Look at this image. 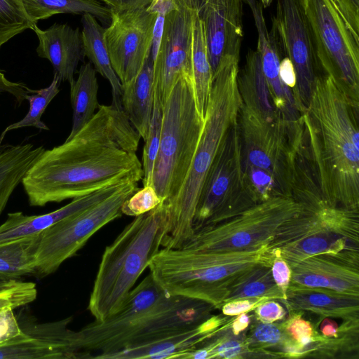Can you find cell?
I'll list each match as a JSON object with an SVG mask.
<instances>
[{"mask_svg": "<svg viewBox=\"0 0 359 359\" xmlns=\"http://www.w3.org/2000/svg\"><path fill=\"white\" fill-rule=\"evenodd\" d=\"M262 6L267 7L269 6L273 1V0H260Z\"/></svg>", "mask_w": 359, "mask_h": 359, "instance_id": "obj_54", "label": "cell"}, {"mask_svg": "<svg viewBox=\"0 0 359 359\" xmlns=\"http://www.w3.org/2000/svg\"><path fill=\"white\" fill-rule=\"evenodd\" d=\"M271 267L258 265L236 277L228 286L224 303L245 299H284L273 278Z\"/></svg>", "mask_w": 359, "mask_h": 359, "instance_id": "obj_31", "label": "cell"}, {"mask_svg": "<svg viewBox=\"0 0 359 359\" xmlns=\"http://www.w3.org/2000/svg\"><path fill=\"white\" fill-rule=\"evenodd\" d=\"M177 6L175 0H152L147 8L156 13V20L154 27L151 57L154 62L163 31L166 15Z\"/></svg>", "mask_w": 359, "mask_h": 359, "instance_id": "obj_41", "label": "cell"}, {"mask_svg": "<svg viewBox=\"0 0 359 359\" xmlns=\"http://www.w3.org/2000/svg\"><path fill=\"white\" fill-rule=\"evenodd\" d=\"M257 203L243 172L236 121L206 176L194 218V232L231 218Z\"/></svg>", "mask_w": 359, "mask_h": 359, "instance_id": "obj_12", "label": "cell"}, {"mask_svg": "<svg viewBox=\"0 0 359 359\" xmlns=\"http://www.w3.org/2000/svg\"><path fill=\"white\" fill-rule=\"evenodd\" d=\"M138 189V182H125L97 203L65 217L43 231L36 253L34 275L43 278L55 273L97 231L121 217L123 203Z\"/></svg>", "mask_w": 359, "mask_h": 359, "instance_id": "obj_11", "label": "cell"}, {"mask_svg": "<svg viewBox=\"0 0 359 359\" xmlns=\"http://www.w3.org/2000/svg\"><path fill=\"white\" fill-rule=\"evenodd\" d=\"M177 8L165 16L163 31L153 62L154 97L161 107L177 79L192 75L191 48L196 10L186 0H175Z\"/></svg>", "mask_w": 359, "mask_h": 359, "instance_id": "obj_15", "label": "cell"}, {"mask_svg": "<svg viewBox=\"0 0 359 359\" xmlns=\"http://www.w3.org/2000/svg\"><path fill=\"white\" fill-rule=\"evenodd\" d=\"M254 311L257 320L264 323H273L283 320L286 316L285 309L275 299L260 303Z\"/></svg>", "mask_w": 359, "mask_h": 359, "instance_id": "obj_44", "label": "cell"}, {"mask_svg": "<svg viewBox=\"0 0 359 359\" xmlns=\"http://www.w3.org/2000/svg\"><path fill=\"white\" fill-rule=\"evenodd\" d=\"M274 258L268 245L229 252L163 248L148 267L154 280L167 294L200 300L221 309L228 286L236 277L258 265L271 266Z\"/></svg>", "mask_w": 359, "mask_h": 359, "instance_id": "obj_4", "label": "cell"}, {"mask_svg": "<svg viewBox=\"0 0 359 359\" xmlns=\"http://www.w3.org/2000/svg\"><path fill=\"white\" fill-rule=\"evenodd\" d=\"M152 0H102L112 13H121L147 8Z\"/></svg>", "mask_w": 359, "mask_h": 359, "instance_id": "obj_48", "label": "cell"}, {"mask_svg": "<svg viewBox=\"0 0 359 359\" xmlns=\"http://www.w3.org/2000/svg\"><path fill=\"white\" fill-rule=\"evenodd\" d=\"M167 293L149 273L132 289L122 306L104 320L76 331L78 349L90 358V352L109 353L118 337L138 318L152 309Z\"/></svg>", "mask_w": 359, "mask_h": 359, "instance_id": "obj_17", "label": "cell"}, {"mask_svg": "<svg viewBox=\"0 0 359 359\" xmlns=\"http://www.w3.org/2000/svg\"><path fill=\"white\" fill-rule=\"evenodd\" d=\"M258 32L257 50L274 105L285 125L292 149L297 151L302 144L304 124L301 110L294 94L280 76L278 44L266 29L262 13L254 15Z\"/></svg>", "mask_w": 359, "mask_h": 359, "instance_id": "obj_18", "label": "cell"}, {"mask_svg": "<svg viewBox=\"0 0 359 359\" xmlns=\"http://www.w3.org/2000/svg\"><path fill=\"white\" fill-rule=\"evenodd\" d=\"M163 202L152 185L143 186L124 201L121 212L128 216L137 217L152 210Z\"/></svg>", "mask_w": 359, "mask_h": 359, "instance_id": "obj_39", "label": "cell"}, {"mask_svg": "<svg viewBox=\"0 0 359 359\" xmlns=\"http://www.w3.org/2000/svg\"><path fill=\"white\" fill-rule=\"evenodd\" d=\"M32 143L5 146L0 151V215L14 190L44 150Z\"/></svg>", "mask_w": 359, "mask_h": 359, "instance_id": "obj_28", "label": "cell"}, {"mask_svg": "<svg viewBox=\"0 0 359 359\" xmlns=\"http://www.w3.org/2000/svg\"><path fill=\"white\" fill-rule=\"evenodd\" d=\"M238 58L223 60L213 73L202 133L180 189L165 201L167 238L163 248H182L194 234V218L204 182L230 128L236 122L241 104L237 78Z\"/></svg>", "mask_w": 359, "mask_h": 359, "instance_id": "obj_3", "label": "cell"}, {"mask_svg": "<svg viewBox=\"0 0 359 359\" xmlns=\"http://www.w3.org/2000/svg\"><path fill=\"white\" fill-rule=\"evenodd\" d=\"M123 184L111 185L74 198L60 208L43 215H26L22 212H10L5 222L0 225V243L40 234L65 217L88 208L104 199Z\"/></svg>", "mask_w": 359, "mask_h": 359, "instance_id": "obj_23", "label": "cell"}, {"mask_svg": "<svg viewBox=\"0 0 359 359\" xmlns=\"http://www.w3.org/2000/svg\"><path fill=\"white\" fill-rule=\"evenodd\" d=\"M266 301L265 299H236L225 302L221 307L222 313L226 316H236L243 313H248L254 310L260 303Z\"/></svg>", "mask_w": 359, "mask_h": 359, "instance_id": "obj_46", "label": "cell"}, {"mask_svg": "<svg viewBox=\"0 0 359 359\" xmlns=\"http://www.w3.org/2000/svg\"><path fill=\"white\" fill-rule=\"evenodd\" d=\"M34 25L25 10L23 0H0V48Z\"/></svg>", "mask_w": 359, "mask_h": 359, "instance_id": "obj_35", "label": "cell"}, {"mask_svg": "<svg viewBox=\"0 0 359 359\" xmlns=\"http://www.w3.org/2000/svg\"><path fill=\"white\" fill-rule=\"evenodd\" d=\"M162 125V107L154 97L151 123L142 151L143 186L152 185V175L157 157Z\"/></svg>", "mask_w": 359, "mask_h": 359, "instance_id": "obj_36", "label": "cell"}, {"mask_svg": "<svg viewBox=\"0 0 359 359\" xmlns=\"http://www.w3.org/2000/svg\"><path fill=\"white\" fill-rule=\"evenodd\" d=\"M237 83L241 104L266 121L282 126L287 133L271 96L257 50L248 52L243 68L238 71Z\"/></svg>", "mask_w": 359, "mask_h": 359, "instance_id": "obj_25", "label": "cell"}, {"mask_svg": "<svg viewBox=\"0 0 359 359\" xmlns=\"http://www.w3.org/2000/svg\"><path fill=\"white\" fill-rule=\"evenodd\" d=\"M311 31L318 70L359 103V39L330 0H299Z\"/></svg>", "mask_w": 359, "mask_h": 359, "instance_id": "obj_10", "label": "cell"}, {"mask_svg": "<svg viewBox=\"0 0 359 359\" xmlns=\"http://www.w3.org/2000/svg\"><path fill=\"white\" fill-rule=\"evenodd\" d=\"M22 333L0 346V359L86 358L76 346V331L69 328L72 317L37 323L29 313L17 317Z\"/></svg>", "mask_w": 359, "mask_h": 359, "instance_id": "obj_16", "label": "cell"}, {"mask_svg": "<svg viewBox=\"0 0 359 359\" xmlns=\"http://www.w3.org/2000/svg\"><path fill=\"white\" fill-rule=\"evenodd\" d=\"M197 12L210 5H222L231 0H186Z\"/></svg>", "mask_w": 359, "mask_h": 359, "instance_id": "obj_52", "label": "cell"}, {"mask_svg": "<svg viewBox=\"0 0 359 359\" xmlns=\"http://www.w3.org/2000/svg\"><path fill=\"white\" fill-rule=\"evenodd\" d=\"M32 29L39 39L38 55L49 60L60 81L72 83L79 62H83L86 57L79 28L55 23L43 30L36 23Z\"/></svg>", "mask_w": 359, "mask_h": 359, "instance_id": "obj_22", "label": "cell"}, {"mask_svg": "<svg viewBox=\"0 0 359 359\" xmlns=\"http://www.w3.org/2000/svg\"><path fill=\"white\" fill-rule=\"evenodd\" d=\"M5 147V145L4 146H1V144H0V151Z\"/></svg>", "mask_w": 359, "mask_h": 359, "instance_id": "obj_55", "label": "cell"}, {"mask_svg": "<svg viewBox=\"0 0 359 359\" xmlns=\"http://www.w3.org/2000/svg\"><path fill=\"white\" fill-rule=\"evenodd\" d=\"M290 285L323 287L359 297V271L336 258L316 255L290 266Z\"/></svg>", "mask_w": 359, "mask_h": 359, "instance_id": "obj_21", "label": "cell"}, {"mask_svg": "<svg viewBox=\"0 0 359 359\" xmlns=\"http://www.w3.org/2000/svg\"><path fill=\"white\" fill-rule=\"evenodd\" d=\"M305 206L291 197L270 198L225 221L201 228L182 248L229 252L269 245L283 224Z\"/></svg>", "mask_w": 359, "mask_h": 359, "instance_id": "obj_9", "label": "cell"}, {"mask_svg": "<svg viewBox=\"0 0 359 359\" xmlns=\"http://www.w3.org/2000/svg\"><path fill=\"white\" fill-rule=\"evenodd\" d=\"M302 119L300 149L323 199L359 210V103L331 76L319 73Z\"/></svg>", "mask_w": 359, "mask_h": 359, "instance_id": "obj_2", "label": "cell"}, {"mask_svg": "<svg viewBox=\"0 0 359 359\" xmlns=\"http://www.w3.org/2000/svg\"><path fill=\"white\" fill-rule=\"evenodd\" d=\"M12 307L0 310V346L6 344L22 333Z\"/></svg>", "mask_w": 359, "mask_h": 359, "instance_id": "obj_43", "label": "cell"}, {"mask_svg": "<svg viewBox=\"0 0 359 359\" xmlns=\"http://www.w3.org/2000/svg\"><path fill=\"white\" fill-rule=\"evenodd\" d=\"M271 33L294 69V94L303 113L319 70L311 31L299 0H278Z\"/></svg>", "mask_w": 359, "mask_h": 359, "instance_id": "obj_13", "label": "cell"}, {"mask_svg": "<svg viewBox=\"0 0 359 359\" xmlns=\"http://www.w3.org/2000/svg\"><path fill=\"white\" fill-rule=\"evenodd\" d=\"M168 211L163 201L135 217L107 246L100 260L88 309L102 321L122 306L136 281L167 238Z\"/></svg>", "mask_w": 359, "mask_h": 359, "instance_id": "obj_5", "label": "cell"}, {"mask_svg": "<svg viewBox=\"0 0 359 359\" xmlns=\"http://www.w3.org/2000/svg\"><path fill=\"white\" fill-rule=\"evenodd\" d=\"M60 80L58 75L54 73L50 84L43 88L33 90L28 94L25 100L29 102V108L23 118L8 126L0 135V144L5 135L13 130L25 127H34L40 130H48L47 125L41 121V116L46 107L60 92Z\"/></svg>", "mask_w": 359, "mask_h": 359, "instance_id": "obj_34", "label": "cell"}, {"mask_svg": "<svg viewBox=\"0 0 359 359\" xmlns=\"http://www.w3.org/2000/svg\"><path fill=\"white\" fill-rule=\"evenodd\" d=\"M287 339L289 337L279 324L258 321L252 326L245 342L250 353L260 351L265 352L267 348H279L280 353V349Z\"/></svg>", "mask_w": 359, "mask_h": 359, "instance_id": "obj_37", "label": "cell"}, {"mask_svg": "<svg viewBox=\"0 0 359 359\" xmlns=\"http://www.w3.org/2000/svg\"><path fill=\"white\" fill-rule=\"evenodd\" d=\"M25 10L33 23L58 13H90L102 22H109L111 11L98 0H23Z\"/></svg>", "mask_w": 359, "mask_h": 359, "instance_id": "obj_32", "label": "cell"}, {"mask_svg": "<svg viewBox=\"0 0 359 359\" xmlns=\"http://www.w3.org/2000/svg\"><path fill=\"white\" fill-rule=\"evenodd\" d=\"M36 297L35 283L18 279L11 285L0 290V310L6 307L15 309L25 306L34 301Z\"/></svg>", "mask_w": 359, "mask_h": 359, "instance_id": "obj_40", "label": "cell"}, {"mask_svg": "<svg viewBox=\"0 0 359 359\" xmlns=\"http://www.w3.org/2000/svg\"><path fill=\"white\" fill-rule=\"evenodd\" d=\"M32 91L33 90L22 82H13L8 80L4 73L0 70V94L6 93L11 95L20 104L25 100L26 96Z\"/></svg>", "mask_w": 359, "mask_h": 359, "instance_id": "obj_47", "label": "cell"}, {"mask_svg": "<svg viewBox=\"0 0 359 359\" xmlns=\"http://www.w3.org/2000/svg\"><path fill=\"white\" fill-rule=\"evenodd\" d=\"M81 25L86 57L93 65L95 71L109 82L112 92L111 104L122 108V85L111 64L104 36L105 28L90 13L82 15Z\"/></svg>", "mask_w": 359, "mask_h": 359, "instance_id": "obj_27", "label": "cell"}, {"mask_svg": "<svg viewBox=\"0 0 359 359\" xmlns=\"http://www.w3.org/2000/svg\"><path fill=\"white\" fill-rule=\"evenodd\" d=\"M41 233L0 243V275L11 280L34 274Z\"/></svg>", "mask_w": 359, "mask_h": 359, "instance_id": "obj_33", "label": "cell"}, {"mask_svg": "<svg viewBox=\"0 0 359 359\" xmlns=\"http://www.w3.org/2000/svg\"><path fill=\"white\" fill-rule=\"evenodd\" d=\"M359 210L306 205L280 227L269 248L289 266L316 255L358 267Z\"/></svg>", "mask_w": 359, "mask_h": 359, "instance_id": "obj_6", "label": "cell"}, {"mask_svg": "<svg viewBox=\"0 0 359 359\" xmlns=\"http://www.w3.org/2000/svg\"><path fill=\"white\" fill-rule=\"evenodd\" d=\"M319 328L320 334L327 338H334L339 334L337 323L328 317H324L320 323Z\"/></svg>", "mask_w": 359, "mask_h": 359, "instance_id": "obj_50", "label": "cell"}, {"mask_svg": "<svg viewBox=\"0 0 359 359\" xmlns=\"http://www.w3.org/2000/svg\"><path fill=\"white\" fill-rule=\"evenodd\" d=\"M191 70L198 109L204 119L213 73L208 55L203 25L196 11L193 26Z\"/></svg>", "mask_w": 359, "mask_h": 359, "instance_id": "obj_30", "label": "cell"}, {"mask_svg": "<svg viewBox=\"0 0 359 359\" xmlns=\"http://www.w3.org/2000/svg\"><path fill=\"white\" fill-rule=\"evenodd\" d=\"M243 0L205 6L202 21L210 64L214 73L226 58H239L243 39Z\"/></svg>", "mask_w": 359, "mask_h": 359, "instance_id": "obj_19", "label": "cell"}, {"mask_svg": "<svg viewBox=\"0 0 359 359\" xmlns=\"http://www.w3.org/2000/svg\"><path fill=\"white\" fill-rule=\"evenodd\" d=\"M353 34L359 39V0H330Z\"/></svg>", "mask_w": 359, "mask_h": 359, "instance_id": "obj_42", "label": "cell"}, {"mask_svg": "<svg viewBox=\"0 0 359 359\" xmlns=\"http://www.w3.org/2000/svg\"><path fill=\"white\" fill-rule=\"evenodd\" d=\"M237 125L244 177L257 203L279 196L292 198L295 156L284 128L242 104Z\"/></svg>", "mask_w": 359, "mask_h": 359, "instance_id": "obj_7", "label": "cell"}, {"mask_svg": "<svg viewBox=\"0 0 359 359\" xmlns=\"http://www.w3.org/2000/svg\"><path fill=\"white\" fill-rule=\"evenodd\" d=\"M153 81V61L150 55L138 75L122 85V109L144 141L148 134L154 107Z\"/></svg>", "mask_w": 359, "mask_h": 359, "instance_id": "obj_26", "label": "cell"}, {"mask_svg": "<svg viewBox=\"0 0 359 359\" xmlns=\"http://www.w3.org/2000/svg\"><path fill=\"white\" fill-rule=\"evenodd\" d=\"M280 301L290 312L306 311L344 320L359 318V297L326 288L289 285L285 299Z\"/></svg>", "mask_w": 359, "mask_h": 359, "instance_id": "obj_24", "label": "cell"}, {"mask_svg": "<svg viewBox=\"0 0 359 359\" xmlns=\"http://www.w3.org/2000/svg\"><path fill=\"white\" fill-rule=\"evenodd\" d=\"M16 280L18 279L11 280L0 275V290L11 285Z\"/></svg>", "mask_w": 359, "mask_h": 359, "instance_id": "obj_53", "label": "cell"}, {"mask_svg": "<svg viewBox=\"0 0 359 359\" xmlns=\"http://www.w3.org/2000/svg\"><path fill=\"white\" fill-rule=\"evenodd\" d=\"M288 318L279 323L284 332L303 350L313 343L320 341L324 337L319 334L314 326L302 318V311H291Z\"/></svg>", "mask_w": 359, "mask_h": 359, "instance_id": "obj_38", "label": "cell"}, {"mask_svg": "<svg viewBox=\"0 0 359 359\" xmlns=\"http://www.w3.org/2000/svg\"><path fill=\"white\" fill-rule=\"evenodd\" d=\"M226 317L211 316L197 325L152 341L128 346L119 351L93 355L95 359H182L189 351L207 340L227 323Z\"/></svg>", "mask_w": 359, "mask_h": 359, "instance_id": "obj_20", "label": "cell"}, {"mask_svg": "<svg viewBox=\"0 0 359 359\" xmlns=\"http://www.w3.org/2000/svg\"><path fill=\"white\" fill-rule=\"evenodd\" d=\"M271 269L273 278L285 299L291 279V269L285 260L276 256Z\"/></svg>", "mask_w": 359, "mask_h": 359, "instance_id": "obj_45", "label": "cell"}, {"mask_svg": "<svg viewBox=\"0 0 359 359\" xmlns=\"http://www.w3.org/2000/svg\"><path fill=\"white\" fill-rule=\"evenodd\" d=\"M92 119L60 145L44 149L22 184L31 206L74 199L143 178L140 135L122 108L99 105Z\"/></svg>", "mask_w": 359, "mask_h": 359, "instance_id": "obj_1", "label": "cell"}, {"mask_svg": "<svg viewBox=\"0 0 359 359\" xmlns=\"http://www.w3.org/2000/svg\"><path fill=\"white\" fill-rule=\"evenodd\" d=\"M104 41L121 85L133 80L151 55L156 13L147 8L111 12Z\"/></svg>", "mask_w": 359, "mask_h": 359, "instance_id": "obj_14", "label": "cell"}, {"mask_svg": "<svg viewBox=\"0 0 359 359\" xmlns=\"http://www.w3.org/2000/svg\"><path fill=\"white\" fill-rule=\"evenodd\" d=\"M250 317L248 313H243L236 316L230 323V330L233 334L238 336L242 332L245 331L250 323Z\"/></svg>", "mask_w": 359, "mask_h": 359, "instance_id": "obj_51", "label": "cell"}, {"mask_svg": "<svg viewBox=\"0 0 359 359\" xmlns=\"http://www.w3.org/2000/svg\"><path fill=\"white\" fill-rule=\"evenodd\" d=\"M69 86L73 114L72 129L67 139L72 138L92 119L100 105L96 71L90 62L80 67L77 79Z\"/></svg>", "mask_w": 359, "mask_h": 359, "instance_id": "obj_29", "label": "cell"}, {"mask_svg": "<svg viewBox=\"0 0 359 359\" xmlns=\"http://www.w3.org/2000/svg\"><path fill=\"white\" fill-rule=\"evenodd\" d=\"M280 76L282 81L294 92L296 85L295 72L292 62L286 57L280 60Z\"/></svg>", "mask_w": 359, "mask_h": 359, "instance_id": "obj_49", "label": "cell"}, {"mask_svg": "<svg viewBox=\"0 0 359 359\" xmlns=\"http://www.w3.org/2000/svg\"><path fill=\"white\" fill-rule=\"evenodd\" d=\"M203 123L192 75L182 76L174 84L162 107L161 133L152 186L163 201L175 196L184 182Z\"/></svg>", "mask_w": 359, "mask_h": 359, "instance_id": "obj_8", "label": "cell"}]
</instances>
